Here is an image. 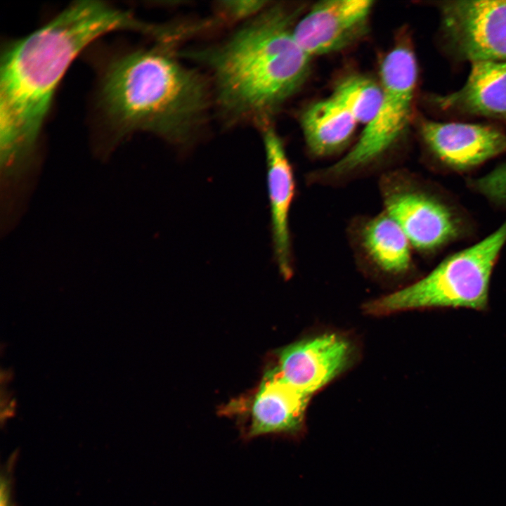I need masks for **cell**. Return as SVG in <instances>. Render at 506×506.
Listing matches in <instances>:
<instances>
[{
  "instance_id": "obj_4",
  "label": "cell",
  "mask_w": 506,
  "mask_h": 506,
  "mask_svg": "<svg viewBox=\"0 0 506 506\" xmlns=\"http://www.w3.org/2000/svg\"><path fill=\"white\" fill-rule=\"evenodd\" d=\"M506 243V221L476 244L443 259L418 281L373 300L368 313L386 315L424 308L484 309L493 268Z\"/></svg>"
},
{
  "instance_id": "obj_9",
  "label": "cell",
  "mask_w": 506,
  "mask_h": 506,
  "mask_svg": "<svg viewBox=\"0 0 506 506\" xmlns=\"http://www.w3.org/2000/svg\"><path fill=\"white\" fill-rule=\"evenodd\" d=\"M420 129L432 156L448 171H468L506 153V134L492 126L424 120Z\"/></svg>"
},
{
  "instance_id": "obj_19",
  "label": "cell",
  "mask_w": 506,
  "mask_h": 506,
  "mask_svg": "<svg viewBox=\"0 0 506 506\" xmlns=\"http://www.w3.org/2000/svg\"><path fill=\"white\" fill-rule=\"evenodd\" d=\"M13 460H10L4 471L1 472V489H0V506H15L12 495V481H11V465Z\"/></svg>"
},
{
  "instance_id": "obj_14",
  "label": "cell",
  "mask_w": 506,
  "mask_h": 506,
  "mask_svg": "<svg viewBox=\"0 0 506 506\" xmlns=\"http://www.w3.org/2000/svg\"><path fill=\"white\" fill-rule=\"evenodd\" d=\"M356 124L332 97L312 104L301 117L307 146L318 156L331 155L344 146Z\"/></svg>"
},
{
  "instance_id": "obj_1",
  "label": "cell",
  "mask_w": 506,
  "mask_h": 506,
  "mask_svg": "<svg viewBox=\"0 0 506 506\" xmlns=\"http://www.w3.org/2000/svg\"><path fill=\"white\" fill-rule=\"evenodd\" d=\"M129 11L79 1L43 27L6 45L0 66L1 169L29 172L41 126L67 67L89 44L115 30L141 32Z\"/></svg>"
},
{
  "instance_id": "obj_2",
  "label": "cell",
  "mask_w": 506,
  "mask_h": 506,
  "mask_svg": "<svg viewBox=\"0 0 506 506\" xmlns=\"http://www.w3.org/2000/svg\"><path fill=\"white\" fill-rule=\"evenodd\" d=\"M298 11L270 5L220 45L184 54L209 67L216 100L228 119L268 125L303 84L311 57L293 36Z\"/></svg>"
},
{
  "instance_id": "obj_11",
  "label": "cell",
  "mask_w": 506,
  "mask_h": 506,
  "mask_svg": "<svg viewBox=\"0 0 506 506\" xmlns=\"http://www.w3.org/2000/svg\"><path fill=\"white\" fill-rule=\"evenodd\" d=\"M369 0H327L294 25L293 36L309 56L338 51L361 37L372 8Z\"/></svg>"
},
{
  "instance_id": "obj_5",
  "label": "cell",
  "mask_w": 506,
  "mask_h": 506,
  "mask_svg": "<svg viewBox=\"0 0 506 506\" xmlns=\"http://www.w3.org/2000/svg\"><path fill=\"white\" fill-rule=\"evenodd\" d=\"M417 77L413 50L406 44L396 45L381 65L382 98L375 115L353 148L323 173L326 180H340L360 171L396 143L410 121Z\"/></svg>"
},
{
  "instance_id": "obj_12",
  "label": "cell",
  "mask_w": 506,
  "mask_h": 506,
  "mask_svg": "<svg viewBox=\"0 0 506 506\" xmlns=\"http://www.w3.org/2000/svg\"><path fill=\"white\" fill-rule=\"evenodd\" d=\"M261 129L274 254L280 273L287 277L292 273L289 214L294 194V174L283 141L275 129L270 124Z\"/></svg>"
},
{
  "instance_id": "obj_13",
  "label": "cell",
  "mask_w": 506,
  "mask_h": 506,
  "mask_svg": "<svg viewBox=\"0 0 506 506\" xmlns=\"http://www.w3.org/2000/svg\"><path fill=\"white\" fill-rule=\"evenodd\" d=\"M433 100L444 112L506 121V60L472 63L460 89L434 96Z\"/></svg>"
},
{
  "instance_id": "obj_3",
  "label": "cell",
  "mask_w": 506,
  "mask_h": 506,
  "mask_svg": "<svg viewBox=\"0 0 506 506\" xmlns=\"http://www.w3.org/2000/svg\"><path fill=\"white\" fill-rule=\"evenodd\" d=\"M209 101L205 79L178 62L164 42L113 58L100 80L102 109L121 134L145 131L187 143L202 125Z\"/></svg>"
},
{
  "instance_id": "obj_15",
  "label": "cell",
  "mask_w": 506,
  "mask_h": 506,
  "mask_svg": "<svg viewBox=\"0 0 506 506\" xmlns=\"http://www.w3.org/2000/svg\"><path fill=\"white\" fill-rule=\"evenodd\" d=\"M361 240L367 256L381 271L401 275L410 270V243L401 228L384 211L365 223Z\"/></svg>"
},
{
  "instance_id": "obj_6",
  "label": "cell",
  "mask_w": 506,
  "mask_h": 506,
  "mask_svg": "<svg viewBox=\"0 0 506 506\" xmlns=\"http://www.w3.org/2000/svg\"><path fill=\"white\" fill-rule=\"evenodd\" d=\"M382 193L384 212L420 252H435L466 233L467 221L453 204L408 179L387 178Z\"/></svg>"
},
{
  "instance_id": "obj_8",
  "label": "cell",
  "mask_w": 506,
  "mask_h": 506,
  "mask_svg": "<svg viewBox=\"0 0 506 506\" xmlns=\"http://www.w3.org/2000/svg\"><path fill=\"white\" fill-rule=\"evenodd\" d=\"M310 398L288 384L273 368L264 374L248 399L235 401L221 413L237 419L244 441L268 435L294 437L303 432Z\"/></svg>"
},
{
  "instance_id": "obj_10",
  "label": "cell",
  "mask_w": 506,
  "mask_h": 506,
  "mask_svg": "<svg viewBox=\"0 0 506 506\" xmlns=\"http://www.w3.org/2000/svg\"><path fill=\"white\" fill-rule=\"evenodd\" d=\"M351 354V344L346 338L325 333L279 350L275 368L288 384L311 397L346 368Z\"/></svg>"
},
{
  "instance_id": "obj_7",
  "label": "cell",
  "mask_w": 506,
  "mask_h": 506,
  "mask_svg": "<svg viewBox=\"0 0 506 506\" xmlns=\"http://www.w3.org/2000/svg\"><path fill=\"white\" fill-rule=\"evenodd\" d=\"M439 8L453 56L471 63L506 60V0L445 1Z\"/></svg>"
},
{
  "instance_id": "obj_17",
  "label": "cell",
  "mask_w": 506,
  "mask_h": 506,
  "mask_svg": "<svg viewBox=\"0 0 506 506\" xmlns=\"http://www.w3.org/2000/svg\"><path fill=\"white\" fill-rule=\"evenodd\" d=\"M467 186L490 202L506 209V162L482 176L468 179Z\"/></svg>"
},
{
  "instance_id": "obj_18",
  "label": "cell",
  "mask_w": 506,
  "mask_h": 506,
  "mask_svg": "<svg viewBox=\"0 0 506 506\" xmlns=\"http://www.w3.org/2000/svg\"><path fill=\"white\" fill-rule=\"evenodd\" d=\"M271 4L267 1H222L217 3L219 16L227 22H234L254 18Z\"/></svg>"
},
{
  "instance_id": "obj_16",
  "label": "cell",
  "mask_w": 506,
  "mask_h": 506,
  "mask_svg": "<svg viewBox=\"0 0 506 506\" xmlns=\"http://www.w3.org/2000/svg\"><path fill=\"white\" fill-rule=\"evenodd\" d=\"M358 123L367 124L375 115L382 98L380 84L364 76L345 78L331 96Z\"/></svg>"
},
{
  "instance_id": "obj_20",
  "label": "cell",
  "mask_w": 506,
  "mask_h": 506,
  "mask_svg": "<svg viewBox=\"0 0 506 506\" xmlns=\"http://www.w3.org/2000/svg\"><path fill=\"white\" fill-rule=\"evenodd\" d=\"M5 188L7 189V190H9L8 188H6V187H5ZM13 190L11 189V190ZM16 190H17V189H16ZM22 190H23V189H22ZM22 190H17V191H22Z\"/></svg>"
}]
</instances>
